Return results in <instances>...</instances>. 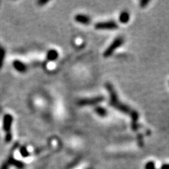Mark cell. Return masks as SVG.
<instances>
[{
  "label": "cell",
  "instance_id": "11",
  "mask_svg": "<svg viewBox=\"0 0 169 169\" xmlns=\"http://www.w3.org/2000/svg\"><path fill=\"white\" fill-rule=\"evenodd\" d=\"M144 169H156V165H155V163L152 161H148L147 163L145 164Z\"/></svg>",
  "mask_w": 169,
  "mask_h": 169
},
{
  "label": "cell",
  "instance_id": "7",
  "mask_svg": "<svg viewBox=\"0 0 169 169\" xmlns=\"http://www.w3.org/2000/svg\"><path fill=\"white\" fill-rule=\"evenodd\" d=\"M130 20V14L128 11H123L119 16V20L122 23H127Z\"/></svg>",
  "mask_w": 169,
  "mask_h": 169
},
{
  "label": "cell",
  "instance_id": "9",
  "mask_svg": "<svg viewBox=\"0 0 169 169\" xmlns=\"http://www.w3.org/2000/svg\"><path fill=\"white\" fill-rule=\"evenodd\" d=\"M95 112L97 113V114H98L99 116H102V117L105 116L107 114V110L102 107H96V108L95 109Z\"/></svg>",
  "mask_w": 169,
  "mask_h": 169
},
{
  "label": "cell",
  "instance_id": "14",
  "mask_svg": "<svg viewBox=\"0 0 169 169\" xmlns=\"http://www.w3.org/2000/svg\"><path fill=\"white\" fill-rule=\"evenodd\" d=\"M20 154H21L22 156H24V157L28 156L29 155L28 151H27L26 149H25V147H23L21 149H20Z\"/></svg>",
  "mask_w": 169,
  "mask_h": 169
},
{
  "label": "cell",
  "instance_id": "12",
  "mask_svg": "<svg viewBox=\"0 0 169 169\" xmlns=\"http://www.w3.org/2000/svg\"><path fill=\"white\" fill-rule=\"evenodd\" d=\"M8 163L16 165V166L18 167V168H21V167L23 165V163H22L21 162H20L18 161H16V160L12 159V158H11V159H10V161H8Z\"/></svg>",
  "mask_w": 169,
  "mask_h": 169
},
{
  "label": "cell",
  "instance_id": "3",
  "mask_svg": "<svg viewBox=\"0 0 169 169\" xmlns=\"http://www.w3.org/2000/svg\"><path fill=\"white\" fill-rule=\"evenodd\" d=\"M97 30H112L118 28L119 25L115 20H108V21L99 22L95 25Z\"/></svg>",
  "mask_w": 169,
  "mask_h": 169
},
{
  "label": "cell",
  "instance_id": "13",
  "mask_svg": "<svg viewBox=\"0 0 169 169\" xmlns=\"http://www.w3.org/2000/svg\"><path fill=\"white\" fill-rule=\"evenodd\" d=\"M4 59V51L3 49H0V69L3 64V61Z\"/></svg>",
  "mask_w": 169,
  "mask_h": 169
},
{
  "label": "cell",
  "instance_id": "16",
  "mask_svg": "<svg viewBox=\"0 0 169 169\" xmlns=\"http://www.w3.org/2000/svg\"><path fill=\"white\" fill-rule=\"evenodd\" d=\"M160 169H169V163H164V164H163Z\"/></svg>",
  "mask_w": 169,
  "mask_h": 169
},
{
  "label": "cell",
  "instance_id": "15",
  "mask_svg": "<svg viewBox=\"0 0 169 169\" xmlns=\"http://www.w3.org/2000/svg\"><path fill=\"white\" fill-rule=\"evenodd\" d=\"M149 3V1H147V0H144V1H141L140 2V5L141 8H144L147 6L148 4Z\"/></svg>",
  "mask_w": 169,
  "mask_h": 169
},
{
  "label": "cell",
  "instance_id": "2",
  "mask_svg": "<svg viewBox=\"0 0 169 169\" xmlns=\"http://www.w3.org/2000/svg\"><path fill=\"white\" fill-rule=\"evenodd\" d=\"M124 42V39L123 37H118L115 39L111 44L109 45V47L105 50V52H104V56L106 58L109 57L111 55H112L113 53L115 52V50L116 49L120 47L122 45L123 43Z\"/></svg>",
  "mask_w": 169,
  "mask_h": 169
},
{
  "label": "cell",
  "instance_id": "6",
  "mask_svg": "<svg viewBox=\"0 0 169 169\" xmlns=\"http://www.w3.org/2000/svg\"><path fill=\"white\" fill-rule=\"evenodd\" d=\"M75 20L78 23L83 25H89L91 23V19L90 17L85 14H77L75 16Z\"/></svg>",
  "mask_w": 169,
  "mask_h": 169
},
{
  "label": "cell",
  "instance_id": "17",
  "mask_svg": "<svg viewBox=\"0 0 169 169\" xmlns=\"http://www.w3.org/2000/svg\"><path fill=\"white\" fill-rule=\"evenodd\" d=\"M8 163H3V165H1V169H8Z\"/></svg>",
  "mask_w": 169,
  "mask_h": 169
},
{
  "label": "cell",
  "instance_id": "5",
  "mask_svg": "<svg viewBox=\"0 0 169 169\" xmlns=\"http://www.w3.org/2000/svg\"><path fill=\"white\" fill-rule=\"evenodd\" d=\"M13 118L9 114L5 115L4 118V121H3V126H4V130L6 133V140L7 142H9L11 140V135L10 133L11 128V124H12Z\"/></svg>",
  "mask_w": 169,
  "mask_h": 169
},
{
  "label": "cell",
  "instance_id": "8",
  "mask_svg": "<svg viewBox=\"0 0 169 169\" xmlns=\"http://www.w3.org/2000/svg\"><path fill=\"white\" fill-rule=\"evenodd\" d=\"M58 58V52L56 50L52 49L49 50V52L47 53V59L49 61H54Z\"/></svg>",
  "mask_w": 169,
  "mask_h": 169
},
{
  "label": "cell",
  "instance_id": "4",
  "mask_svg": "<svg viewBox=\"0 0 169 169\" xmlns=\"http://www.w3.org/2000/svg\"><path fill=\"white\" fill-rule=\"evenodd\" d=\"M104 100V97L103 96H97L95 97H92V98H85L81 99L78 101V105L81 106H91L98 104L101 103Z\"/></svg>",
  "mask_w": 169,
  "mask_h": 169
},
{
  "label": "cell",
  "instance_id": "10",
  "mask_svg": "<svg viewBox=\"0 0 169 169\" xmlns=\"http://www.w3.org/2000/svg\"><path fill=\"white\" fill-rule=\"evenodd\" d=\"M14 66H15V68H16L18 71H24L25 68L24 66V65H23V64H21L20 61H15Z\"/></svg>",
  "mask_w": 169,
  "mask_h": 169
},
{
  "label": "cell",
  "instance_id": "1",
  "mask_svg": "<svg viewBox=\"0 0 169 169\" xmlns=\"http://www.w3.org/2000/svg\"><path fill=\"white\" fill-rule=\"evenodd\" d=\"M105 86L107 90H108L109 95H110V102H109L110 105L114 107V108L116 109L119 111L130 116L131 119H132V122H131V123H132V125H131L132 126V128L133 130H137L138 128L137 121L138 119H139L138 113L119 100L115 89H114V86L110 83H106Z\"/></svg>",
  "mask_w": 169,
  "mask_h": 169
}]
</instances>
